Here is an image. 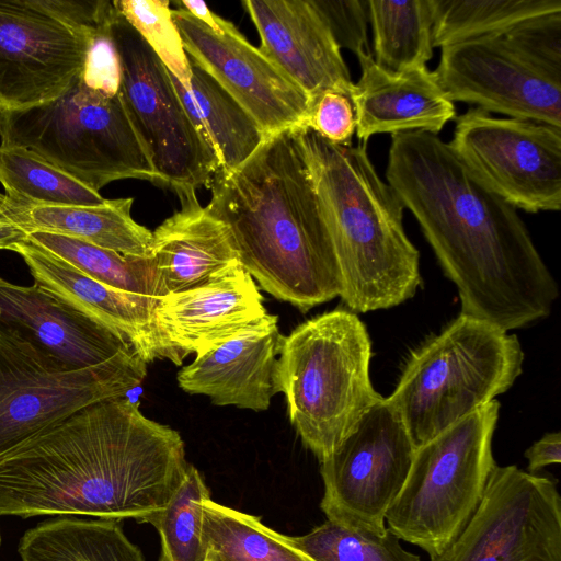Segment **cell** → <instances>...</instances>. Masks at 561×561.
Wrapping results in <instances>:
<instances>
[{
    "label": "cell",
    "mask_w": 561,
    "mask_h": 561,
    "mask_svg": "<svg viewBox=\"0 0 561 561\" xmlns=\"http://www.w3.org/2000/svg\"><path fill=\"white\" fill-rule=\"evenodd\" d=\"M172 19L188 59L253 117L266 138L304 127L309 98L231 22L225 20L222 32L215 33L178 7Z\"/></svg>",
    "instance_id": "16"
},
{
    "label": "cell",
    "mask_w": 561,
    "mask_h": 561,
    "mask_svg": "<svg viewBox=\"0 0 561 561\" xmlns=\"http://www.w3.org/2000/svg\"><path fill=\"white\" fill-rule=\"evenodd\" d=\"M0 546H1V534H0Z\"/></svg>",
    "instance_id": "42"
},
{
    "label": "cell",
    "mask_w": 561,
    "mask_h": 561,
    "mask_svg": "<svg viewBox=\"0 0 561 561\" xmlns=\"http://www.w3.org/2000/svg\"><path fill=\"white\" fill-rule=\"evenodd\" d=\"M311 561H421L387 527L382 535L355 530L327 519L302 536H288Z\"/></svg>",
    "instance_id": "33"
},
{
    "label": "cell",
    "mask_w": 561,
    "mask_h": 561,
    "mask_svg": "<svg viewBox=\"0 0 561 561\" xmlns=\"http://www.w3.org/2000/svg\"><path fill=\"white\" fill-rule=\"evenodd\" d=\"M110 32L121 62L119 96L162 185L208 187L219 163L184 108L170 72L116 8Z\"/></svg>",
    "instance_id": "11"
},
{
    "label": "cell",
    "mask_w": 561,
    "mask_h": 561,
    "mask_svg": "<svg viewBox=\"0 0 561 561\" xmlns=\"http://www.w3.org/2000/svg\"><path fill=\"white\" fill-rule=\"evenodd\" d=\"M336 45L353 51L370 54L367 38L368 7L363 0H313Z\"/></svg>",
    "instance_id": "35"
},
{
    "label": "cell",
    "mask_w": 561,
    "mask_h": 561,
    "mask_svg": "<svg viewBox=\"0 0 561 561\" xmlns=\"http://www.w3.org/2000/svg\"><path fill=\"white\" fill-rule=\"evenodd\" d=\"M528 471L534 473L541 468L561 462V434L560 432L547 433L535 442L526 451Z\"/></svg>",
    "instance_id": "39"
},
{
    "label": "cell",
    "mask_w": 561,
    "mask_h": 561,
    "mask_svg": "<svg viewBox=\"0 0 561 561\" xmlns=\"http://www.w3.org/2000/svg\"><path fill=\"white\" fill-rule=\"evenodd\" d=\"M210 497L201 472L188 465L186 477L170 502L147 523L159 533V561H205L202 539L203 504Z\"/></svg>",
    "instance_id": "32"
},
{
    "label": "cell",
    "mask_w": 561,
    "mask_h": 561,
    "mask_svg": "<svg viewBox=\"0 0 561 561\" xmlns=\"http://www.w3.org/2000/svg\"><path fill=\"white\" fill-rule=\"evenodd\" d=\"M556 13H561V0H433V47L503 34Z\"/></svg>",
    "instance_id": "28"
},
{
    "label": "cell",
    "mask_w": 561,
    "mask_h": 561,
    "mask_svg": "<svg viewBox=\"0 0 561 561\" xmlns=\"http://www.w3.org/2000/svg\"><path fill=\"white\" fill-rule=\"evenodd\" d=\"M147 363L134 350L91 367L65 370L0 328V457L80 409L139 387Z\"/></svg>",
    "instance_id": "10"
},
{
    "label": "cell",
    "mask_w": 561,
    "mask_h": 561,
    "mask_svg": "<svg viewBox=\"0 0 561 561\" xmlns=\"http://www.w3.org/2000/svg\"><path fill=\"white\" fill-rule=\"evenodd\" d=\"M82 79L95 90L110 95L118 94L121 62L111 36L110 25L94 41L88 55Z\"/></svg>",
    "instance_id": "38"
},
{
    "label": "cell",
    "mask_w": 561,
    "mask_h": 561,
    "mask_svg": "<svg viewBox=\"0 0 561 561\" xmlns=\"http://www.w3.org/2000/svg\"><path fill=\"white\" fill-rule=\"evenodd\" d=\"M261 38L259 49L309 98L327 90L350 96L354 82L313 0L242 2Z\"/></svg>",
    "instance_id": "19"
},
{
    "label": "cell",
    "mask_w": 561,
    "mask_h": 561,
    "mask_svg": "<svg viewBox=\"0 0 561 561\" xmlns=\"http://www.w3.org/2000/svg\"><path fill=\"white\" fill-rule=\"evenodd\" d=\"M431 561H561L556 483L516 466H495L459 537Z\"/></svg>",
    "instance_id": "14"
},
{
    "label": "cell",
    "mask_w": 561,
    "mask_h": 561,
    "mask_svg": "<svg viewBox=\"0 0 561 561\" xmlns=\"http://www.w3.org/2000/svg\"><path fill=\"white\" fill-rule=\"evenodd\" d=\"M205 561H220L218 554L210 548H207Z\"/></svg>",
    "instance_id": "41"
},
{
    "label": "cell",
    "mask_w": 561,
    "mask_h": 561,
    "mask_svg": "<svg viewBox=\"0 0 561 561\" xmlns=\"http://www.w3.org/2000/svg\"><path fill=\"white\" fill-rule=\"evenodd\" d=\"M191 69L188 89L170 73L171 80L198 134L215 153L218 171L230 173L266 137L253 117L215 79L192 61Z\"/></svg>",
    "instance_id": "25"
},
{
    "label": "cell",
    "mask_w": 561,
    "mask_h": 561,
    "mask_svg": "<svg viewBox=\"0 0 561 561\" xmlns=\"http://www.w3.org/2000/svg\"><path fill=\"white\" fill-rule=\"evenodd\" d=\"M202 539L220 561H311L288 536L210 497L203 504Z\"/></svg>",
    "instance_id": "29"
},
{
    "label": "cell",
    "mask_w": 561,
    "mask_h": 561,
    "mask_svg": "<svg viewBox=\"0 0 561 561\" xmlns=\"http://www.w3.org/2000/svg\"><path fill=\"white\" fill-rule=\"evenodd\" d=\"M21 561H146L115 519L60 516L37 524L21 537Z\"/></svg>",
    "instance_id": "26"
},
{
    "label": "cell",
    "mask_w": 561,
    "mask_h": 561,
    "mask_svg": "<svg viewBox=\"0 0 561 561\" xmlns=\"http://www.w3.org/2000/svg\"><path fill=\"white\" fill-rule=\"evenodd\" d=\"M180 433L126 397L45 427L0 457V516H91L147 523L184 481Z\"/></svg>",
    "instance_id": "2"
},
{
    "label": "cell",
    "mask_w": 561,
    "mask_h": 561,
    "mask_svg": "<svg viewBox=\"0 0 561 561\" xmlns=\"http://www.w3.org/2000/svg\"><path fill=\"white\" fill-rule=\"evenodd\" d=\"M416 446L387 398L375 403L323 461L320 508L344 527L382 535L385 516L400 493Z\"/></svg>",
    "instance_id": "12"
},
{
    "label": "cell",
    "mask_w": 561,
    "mask_h": 561,
    "mask_svg": "<svg viewBox=\"0 0 561 561\" xmlns=\"http://www.w3.org/2000/svg\"><path fill=\"white\" fill-rule=\"evenodd\" d=\"M302 128H309L333 145H352L356 118L348 95L327 90L310 104Z\"/></svg>",
    "instance_id": "36"
},
{
    "label": "cell",
    "mask_w": 561,
    "mask_h": 561,
    "mask_svg": "<svg viewBox=\"0 0 561 561\" xmlns=\"http://www.w3.org/2000/svg\"><path fill=\"white\" fill-rule=\"evenodd\" d=\"M434 71L451 102L561 127V71L516 46L504 34L440 47Z\"/></svg>",
    "instance_id": "15"
},
{
    "label": "cell",
    "mask_w": 561,
    "mask_h": 561,
    "mask_svg": "<svg viewBox=\"0 0 561 561\" xmlns=\"http://www.w3.org/2000/svg\"><path fill=\"white\" fill-rule=\"evenodd\" d=\"M13 251L26 263L34 284L123 335L147 364L162 359L153 325L157 298L102 284L28 240Z\"/></svg>",
    "instance_id": "23"
},
{
    "label": "cell",
    "mask_w": 561,
    "mask_h": 561,
    "mask_svg": "<svg viewBox=\"0 0 561 561\" xmlns=\"http://www.w3.org/2000/svg\"><path fill=\"white\" fill-rule=\"evenodd\" d=\"M524 358L516 335L460 313L412 352L387 399L417 447L507 391Z\"/></svg>",
    "instance_id": "6"
},
{
    "label": "cell",
    "mask_w": 561,
    "mask_h": 561,
    "mask_svg": "<svg viewBox=\"0 0 561 561\" xmlns=\"http://www.w3.org/2000/svg\"><path fill=\"white\" fill-rule=\"evenodd\" d=\"M362 75L350 92L356 135L362 142L377 134L428 131L438 135L456 119V108L434 71L421 67L392 73L380 68L373 54L357 55Z\"/></svg>",
    "instance_id": "21"
},
{
    "label": "cell",
    "mask_w": 561,
    "mask_h": 561,
    "mask_svg": "<svg viewBox=\"0 0 561 561\" xmlns=\"http://www.w3.org/2000/svg\"><path fill=\"white\" fill-rule=\"evenodd\" d=\"M503 34L526 54L561 71V13L527 20Z\"/></svg>",
    "instance_id": "37"
},
{
    "label": "cell",
    "mask_w": 561,
    "mask_h": 561,
    "mask_svg": "<svg viewBox=\"0 0 561 561\" xmlns=\"http://www.w3.org/2000/svg\"><path fill=\"white\" fill-rule=\"evenodd\" d=\"M28 232L0 218V250L13 251L14 247L27 241Z\"/></svg>",
    "instance_id": "40"
},
{
    "label": "cell",
    "mask_w": 561,
    "mask_h": 561,
    "mask_svg": "<svg viewBox=\"0 0 561 561\" xmlns=\"http://www.w3.org/2000/svg\"><path fill=\"white\" fill-rule=\"evenodd\" d=\"M456 285L461 314L506 332L547 318L557 283L516 208L488 188L438 135H391L386 169Z\"/></svg>",
    "instance_id": "1"
},
{
    "label": "cell",
    "mask_w": 561,
    "mask_h": 561,
    "mask_svg": "<svg viewBox=\"0 0 561 561\" xmlns=\"http://www.w3.org/2000/svg\"><path fill=\"white\" fill-rule=\"evenodd\" d=\"M180 209L152 232L157 298L198 286L238 263L228 227L203 207L195 188H173Z\"/></svg>",
    "instance_id": "22"
},
{
    "label": "cell",
    "mask_w": 561,
    "mask_h": 561,
    "mask_svg": "<svg viewBox=\"0 0 561 561\" xmlns=\"http://www.w3.org/2000/svg\"><path fill=\"white\" fill-rule=\"evenodd\" d=\"M496 400L416 447L407 480L385 520L401 540L438 557L463 531L496 466Z\"/></svg>",
    "instance_id": "8"
},
{
    "label": "cell",
    "mask_w": 561,
    "mask_h": 561,
    "mask_svg": "<svg viewBox=\"0 0 561 561\" xmlns=\"http://www.w3.org/2000/svg\"><path fill=\"white\" fill-rule=\"evenodd\" d=\"M207 209L229 229L242 267L302 312L341 295V276L295 128L217 171Z\"/></svg>",
    "instance_id": "3"
},
{
    "label": "cell",
    "mask_w": 561,
    "mask_h": 561,
    "mask_svg": "<svg viewBox=\"0 0 561 561\" xmlns=\"http://www.w3.org/2000/svg\"><path fill=\"white\" fill-rule=\"evenodd\" d=\"M0 146L30 150L96 192L124 179L162 185L119 93L95 90L82 77L50 102L0 111Z\"/></svg>",
    "instance_id": "7"
},
{
    "label": "cell",
    "mask_w": 561,
    "mask_h": 561,
    "mask_svg": "<svg viewBox=\"0 0 561 561\" xmlns=\"http://www.w3.org/2000/svg\"><path fill=\"white\" fill-rule=\"evenodd\" d=\"M133 202L134 198H117L100 206H46L0 193V218L27 232L61 234L123 255L147 259L152 231L133 219Z\"/></svg>",
    "instance_id": "24"
},
{
    "label": "cell",
    "mask_w": 561,
    "mask_h": 561,
    "mask_svg": "<svg viewBox=\"0 0 561 561\" xmlns=\"http://www.w3.org/2000/svg\"><path fill=\"white\" fill-rule=\"evenodd\" d=\"M492 192L528 213L561 208V127L471 107L448 142Z\"/></svg>",
    "instance_id": "13"
},
{
    "label": "cell",
    "mask_w": 561,
    "mask_h": 561,
    "mask_svg": "<svg viewBox=\"0 0 561 561\" xmlns=\"http://www.w3.org/2000/svg\"><path fill=\"white\" fill-rule=\"evenodd\" d=\"M266 313L255 280L238 262L198 286L157 298L153 325L162 359L180 366Z\"/></svg>",
    "instance_id": "17"
},
{
    "label": "cell",
    "mask_w": 561,
    "mask_h": 561,
    "mask_svg": "<svg viewBox=\"0 0 561 561\" xmlns=\"http://www.w3.org/2000/svg\"><path fill=\"white\" fill-rule=\"evenodd\" d=\"M375 62L399 73L425 67L433 57V0H369Z\"/></svg>",
    "instance_id": "27"
},
{
    "label": "cell",
    "mask_w": 561,
    "mask_h": 561,
    "mask_svg": "<svg viewBox=\"0 0 561 561\" xmlns=\"http://www.w3.org/2000/svg\"><path fill=\"white\" fill-rule=\"evenodd\" d=\"M275 386L302 444L321 462L381 397L369 376L371 343L356 313L335 309L282 335Z\"/></svg>",
    "instance_id": "5"
},
{
    "label": "cell",
    "mask_w": 561,
    "mask_h": 561,
    "mask_svg": "<svg viewBox=\"0 0 561 561\" xmlns=\"http://www.w3.org/2000/svg\"><path fill=\"white\" fill-rule=\"evenodd\" d=\"M0 183L4 195L33 205L100 206L107 201L34 152L19 147L0 146Z\"/></svg>",
    "instance_id": "30"
},
{
    "label": "cell",
    "mask_w": 561,
    "mask_h": 561,
    "mask_svg": "<svg viewBox=\"0 0 561 561\" xmlns=\"http://www.w3.org/2000/svg\"><path fill=\"white\" fill-rule=\"evenodd\" d=\"M278 317L266 313L178 374L179 387L207 396L216 405L265 411L277 393Z\"/></svg>",
    "instance_id": "20"
},
{
    "label": "cell",
    "mask_w": 561,
    "mask_h": 561,
    "mask_svg": "<svg viewBox=\"0 0 561 561\" xmlns=\"http://www.w3.org/2000/svg\"><path fill=\"white\" fill-rule=\"evenodd\" d=\"M114 7L140 34L168 71L185 88H190L191 61L172 19L167 0H116Z\"/></svg>",
    "instance_id": "34"
},
{
    "label": "cell",
    "mask_w": 561,
    "mask_h": 561,
    "mask_svg": "<svg viewBox=\"0 0 561 561\" xmlns=\"http://www.w3.org/2000/svg\"><path fill=\"white\" fill-rule=\"evenodd\" d=\"M341 276L343 302L354 312L398 306L421 284L420 253L403 227L404 206L381 180L367 144L333 145L295 128Z\"/></svg>",
    "instance_id": "4"
},
{
    "label": "cell",
    "mask_w": 561,
    "mask_h": 561,
    "mask_svg": "<svg viewBox=\"0 0 561 561\" xmlns=\"http://www.w3.org/2000/svg\"><path fill=\"white\" fill-rule=\"evenodd\" d=\"M27 240L102 284L157 298L156 275L150 257L123 255L89 242L50 232H28Z\"/></svg>",
    "instance_id": "31"
},
{
    "label": "cell",
    "mask_w": 561,
    "mask_h": 561,
    "mask_svg": "<svg viewBox=\"0 0 561 561\" xmlns=\"http://www.w3.org/2000/svg\"><path fill=\"white\" fill-rule=\"evenodd\" d=\"M0 328L33 345L65 370L99 365L134 348L119 333L37 284L0 276Z\"/></svg>",
    "instance_id": "18"
},
{
    "label": "cell",
    "mask_w": 561,
    "mask_h": 561,
    "mask_svg": "<svg viewBox=\"0 0 561 561\" xmlns=\"http://www.w3.org/2000/svg\"><path fill=\"white\" fill-rule=\"evenodd\" d=\"M113 1L0 0V111L50 102L82 77Z\"/></svg>",
    "instance_id": "9"
}]
</instances>
